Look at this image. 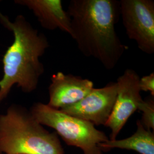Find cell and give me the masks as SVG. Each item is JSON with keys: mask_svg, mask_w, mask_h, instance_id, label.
<instances>
[{"mask_svg": "<svg viewBox=\"0 0 154 154\" xmlns=\"http://www.w3.org/2000/svg\"><path fill=\"white\" fill-rule=\"evenodd\" d=\"M138 110L142 112L140 119L143 127L149 130H154V97L149 96L143 99L138 106Z\"/></svg>", "mask_w": 154, "mask_h": 154, "instance_id": "obj_11", "label": "cell"}, {"mask_svg": "<svg viewBox=\"0 0 154 154\" xmlns=\"http://www.w3.org/2000/svg\"><path fill=\"white\" fill-rule=\"evenodd\" d=\"M119 13L128 38L147 54L154 53V1L121 0Z\"/></svg>", "mask_w": 154, "mask_h": 154, "instance_id": "obj_5", "label": "cell"}, {"mask_svg": "<svg viewBox=\"0 0 154 154\" xmlns=\"http://www.w3.org/2000/svg\"><path fill=\"white\" fill-rule=\"evenodd\" d=\"M140 77L131 69H127L116 81V102L105 127L111 130L110 140H116L128 119L138 110L143 100L139 88Z\"/></svg>", "mask_w": 154, "mask_h": 154, "instance_id": "obj_6", "label": "cell"}, {"mask_svg": "<svg viewBox=\"0 0 154 154\" xmlns=\"http://www.w3.org/2000/svg\"><path fill=\"white\" fill-rule=\"evenodd\" d=\"M14 3L33 11L42 28L49 30L60 29L70 34V18L61 0H16Z\"/></svg>", "mask_w": 154, "mask_h": 154, "instance_id": "obj_9", "label": "cell"}, {"mask_svg": "<svg viewBox=\"0 0 154 154\" xmlns=\"http://www.w3.org/2000/svg\"><path fill=\"white\" fill-rule=\"evenodd\" d=\"M30 111L40 124L54 129L67 145L81 149L83 154H103L99 145L109 139L93 123L41 102L34 103Z\"/></svg>", "mask_w": 154, "mask_h": 154, "instance_id": "obj_4", "label": "cell"}, {"mask_svg": "<svg viewBox=\"0 0 154 154\" xmlns=\"http://www.w3.org/2000/svg\"><path fill=\"white\" fill-rule=\"evenodd\" d=\"M119 11V2L115 0H72L67 8L70 35L78 49L108 70L116 67L128 49L116 32Z\"/></svg>", "mask_w": 154, "mask_h": 154, "instance_id": "obj_1", "label": "cell"}, {"mask_svg": "<svg viewBox=\"0 0 154 154\" xmlns=\"http://www.w3.org/2000/svg\"><path fill=\"white\" fill-rule=\"evenodd\" d=\"M139 88L141 91L151 94V96L154 97V72L145 75L139 79Z\"/></svg>", "mask_w": 154, "mask_h": 154, "instance_id": "obj_12", "label": "cell"}, {"mask_svg": "<svg viewBox=\"0 0 154 154\" xmlns=\"http://www.w3.org/2000/svg\"><path fill=\"white\" fill-rule=\"evenodd\" d=\"M0 154H65L60 138L21 105L0 115Z\"/></svg>", "mask_w": 154, "mask_h": 154, "instance_id": "obj_3", "label": "cell"}, {"mask_svg": "<svg viewBox=\"0 0 154 154\" xmlns=\"http://www.w3.org/2000/svg\"><path fill=\"white\" fill-rule=\"evenodd\" d=\"M94 88L93 82L88 79L57 72L51 77L48 88L49 100L47 105L61 110L76 103Z\"/></svg>", "mask_w": 154, "mask_h": 154, "instance_id": "obj_8", "label": "cell"}, {"mask_svg": "<svg viewBox=\"0 0 154 154\" xmlns=\"http://www.w3.org/2000/svg\"><path fill=\"white\" fill-rule=\"evenodd\" d=\"M117 83L110 82L104 87L94 88L75 104L61 109L69 115L93 123L105 126L110 118L117 95Z\"/></svg>", "mask_w": 154, "mask_h": 154, "instance_id": "obj_7", "label": "cell"}, {"mask_svg": "<svg viewBox=\"0 0 154 154\" xmlns=\"http://www.w3.org/2000/svg\"><path fill=\"white\" fill-rule=\"evenodd\" d=\"M0 22L13 34L14 41L4 55L3 77L0 80V104L17 85L25 93H31L38 85L45 72L39 58L49 48L44 33L33 27L22 15L14 22L0 11Z\"/></svg>", "mask_w": 154, "mask_h": 154, "instance_id": "obj_2", "label": "cell"}, {"mask_svg": "<svg viewBox=\"0 0 154 154\" xmlns=\"http://www.w3.org/2000/svg\"><path fill=\"white\" fill-rule=\"evenodd\" d=\"M103 152L114 149L132 150L140 154H154V131L145 128L140 120L137 121V130L130 137L121 140H110L100 143Z\"/></svg>", "mask_w": 154, "mask_h": 154, "instance_id": "obj_10", "label": "cell"}]
</instances>
